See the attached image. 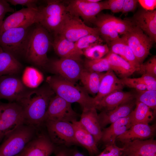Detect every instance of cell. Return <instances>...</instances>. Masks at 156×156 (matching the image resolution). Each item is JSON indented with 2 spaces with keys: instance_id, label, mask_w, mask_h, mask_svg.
<instances>
[{
  "instance_id": "obj_1",
  "label": "cell",
  "mask_w": 156,
  "mask_h": 156,
  "mask_svg": "<svg viewBox=\"0 0 156 156\" xmlns=\"http://www.w3.org/2000/svg\"><path fill=\"white\" fill-rule=\"evenodd\" d=\"M54 92L48 86L26 92L16 102L22 107L25 123L37 128L45 122L50 101Z\"/></svg>"
},
{
  "instance_id": "obj_2",
  "label": "cell",
  "mask_w": 156,
  "mask_h": 156,
  "mask_svg": "<svg viewBox=\"0 0 156 156\" xmlns=\"http://www.w3.org/2000/svg\"><path fill=\"white\" fill-rule=\"evenodd\" d=\"M48 86L56 95L71 103H79L83 110L95 108L94 98L90 97L83 87L57 75L46 79Z\"/></svg>"
},
{
  "instance_id": "obj_3",
  "label": "cell",
  "mask_w": 156,
  "mask_h": 156,
  "mask_svg": "<svg viewBox=\"0 0 156 156\" xmlns=\"http://www.w3.org/2000/svg\"><path fill=\"white\" fill-rule=\"evenodd\" d=\"M52 43L48 31L38 23L29 32L24 55L34 64L44 66L49 61L47 54Z\"/></svg>"
},
{
  "instance_id": "obj_4",
  "label": "cell",
  "mask_w": 156,
  "mask_h": 156,
  "mask_svg": "<svg viewBox=\"0 0 156 156\" xmlns=\"http://www.w3.org/2000/svg\"><path fill=\"white\" fill-rule=\"evenodd\" d=\"M37 128L25 123L6 135L0 145V156L19 154L36 134Z\"/></svg>"
},
{
  "instance_id": "obj_5",
  "label": "cell",
  "mask_w": 156,
  "mask_h": 156,
  "mask_svg": "<svg viewBox=\"0 0 156 156\" xmlns=\"http://www.w3.org/2000/svg\"><path fill=\"white\" fill-rule=\"evenodd\" d=\"M29 27L13 28L0 34V47L16 57L24 54L30 31Z\"/></svg>"
},
{
  "instance_id": "obj_6",
  "label": "cell",
  "mask_w": 156,
  "mask_h": 156,
  "mask_svg": "<svg viewBox=\"0 0 156 156\" xmlns=\"http://www.w3.org/2000/svg\"><path fill=\"white\" fill-rule=\"evenodd\" d=\"M24 123V112L19 104L3 103L0 114V143L6 135Z\"/></svg>"
},
{
  "instance_id": "obj_7",
  "label": "cell",
  "mask_w": 156,
  "mask_h": 156,
  "mask_svg": "<svg viewBox=\"0 0 156 156\" xmlns=\"http://www.w3.org/2000/svg\"><path fill=\"white\" fill-rule=\"evenodd\" d=\"M121 37L128 44L140 64H142L149 54L153 42L133 23L130 30Z\"/></svg>"
},
{
  "instance_id": "obj_8",
  "label": "cell",
  "mask_w": 156,
  "mask_h": 156,
  "mask_svg": "<svg viewBox=\"0 0 156 156\" xmlns=\"http://www.w3.org/2000/svg\"><path fill=\"white\" fill-rule=\"evenodd\" d=\"M89 34L100 35L97 27L87 26L79 17L72 15L67 12L55 35H61L70 41L75 42L81 37Z\"/></svg>"
},
{
  "instance_id": "obj_9",
  "label": "cell",
  "mask_w": 156,
  "mask_h": 156,
  "mask_svg": "<svg viewBox=\"0 0 156 156\" xmlns=\"http://www.w3.org/2000/svg\"><path fill=\"white\" fill-rule=\"evenodd\" d=\"M42 16L39 8H23L8 16L0 27V34L12 28L29 27L34 24L40 23Z\"/></svg>"
},
{
  "instance_id": "obj_10",
  "label": "cell",
  "mask_w": 156,
  "mask_h": 156,
  "mask_svg": "<svg viewBox=\"0 0 156 156\" xmlns=\"http://www.w3.org/2000/svg\"><path fill=\"white\" fill-rule=\"evenodd\" d=\"M45 7L39 9L42 19L39 23L48 31L56 35L67 12L66 6L58 0H49Z\"/></svg>"
},
{
  "instance_id": "obj_11",
  "label": "cell",
  "mask_w": 156,
  "mask_h": 156,
  "mask_svg": "<svg viewBox=\"0 0 156 156\" xmlns=\"http://www.w3.org/2000/svg\"><path fill=\"white\" fill-rule=\"evenodd\" d=\"M45 122L48 136L54 144L66 146L79 145L75 138L74 128L72 123L50 120Z\"/></svg>"
},
{
  "instance_id": "obj_12",
  "label": "cell",
  "mask_w": 156,
  "mask_h": 156,
  "mask_svg": "<svg viewBox=\"0 0 156 156\" xmlns=\"http://www.w3.org/2000/svg\"><path fill=\"white\" fill-rule=\"evenodd\" d=\"M66 6V11L70 14L80 17L85 22L92 23L101 11L108 9L107 0L91 3L86 0H73Z\"/></svg>"
},
{
  "instance_id": "obj_13",
  "label": "cell",
  "mask_w": 156,
  "mask_h": 156,
  "mask_svg": "<svg viewBox=\"0 0 156 156\" xmlns=\"http://www.w3.org/2000/svg\"><path fill=\"white\" fill-rule=\"evenodd\" d=\"M78 116V114L73 109L71 103L56 95L50 101L45 122L50 120L72 123L77 120Z\"/></svg>"
},
{
  "instance_id": "obj_14",
  "label": "cell",
  "mask_w": 156,
  "mask_h": 156,
  "mask_svg": "<svg viewBox=\"0 0 156 156\" xmlns=\"http://www.w3.org/2000/svg\"><path fill=\"white\" fill-rule=\"evenodd\" d=\"M80 62L71 59L60 58L51 62L50 70L65 79L76 83L79 80L83 68Z\"/></svg>"
},
{
  "instance_id": "obj_15",
  "label": "cell",
  "mask_w": 156,
  "mask_h": 156,
  "mask_svg": "<svg viewBox=\"0 0 156 156\" xmlns=\"http://www.w3.org/2000/svg\"><path fill=\"white\" fill-rule=\"evenodd\" d=\"M56 150L55 144L48 136H36L26 145L19 156H50Z\"/></svg>"
},
{
  "instance_id": "obj_16",
  "label": "cell",
  "mask_w": 156,
  "mask_h": 156,
  "mask_svg": "<svg viewBox=\"0 0 156 156\" xmlns=\"http://www.w3.org/2000/svg\"><path fill=\"white\" fill-rule=\"evenodd\" d=\"M12 75L0 77V99L10 102H16L26 92V87L21 80Z\"/></svg>"
},
{
  "instance_id": "obj_17",
  "label": "cell",
  "mask_w": 156,
  "mask_h": 156,
  "mask_svg": "<svg viewBox=\"0 0 156 156\" xmlns=\"http://www.w3.org/2000/svg\"><path fill=\"white\" fill-rule=\"evenodd\" d=\"M120 118L102 130L100 141L105 146L115 144L117 138L128 130L133 125L130 115Z\"/></svg>"
},
{
  "instance_id": "obj_18",
  "label": "cell",
  "mask_w": 156,
  "mask_h": 156,
  "mask_svg": "<svg viewBox=\"0 0 156 156\" xmlns=\"http://www.w3.org/2000/svg\"><path fill=\"white\" fill-rule=\"evenodd\" d=\"M135 104V99L112 109L101 111L98 114V116L102 130L107 125L111 124L120 118L128 116L134 109Z\"/></svg>"
},
{
  "instance_id": "obj_19",
  "label": "cell",
  "mask_w": 156,
  "mask_h": 156,
  "mask_svg": "<svg viewBox=\"0 0 156 156\" xmlns=\"http://www.w3.org/2000/svg\"><path fill=\"white\" fill-rule=\"evenodd\" d=\"M55 36L52 45L55 53L60 58L71 59L81 62L83 52L77 48L75 42L59 35Z\"/></svg>"
},
{
  "instance_id": "obj_20",
  "label": "cell",
  "mask_w": 156,
  "mask_h": 156,
  "mask_svg": "<svg viewBox=\"0 0 156 156\" xmlns=\"http://www.w3.org/2000/svg\"><path fill=\"white\" fill-rule=\"evenodd\" d=\"M135 25L147 35L153 42L156 41V10H141L134 16Z\"/></svg>"
},
{
  "instance_id": "obj_21",
  "label": "cell",
  "mask_w": 156,
  "mask_h": 156,
  "mask_svg": "<svg viewBox=\"0 0 156 156\" xmlns=\"http://www.w3.org/2000/svg\"><path fill=\"white\" fill-rule=\"evenodd\" d=\"M155 125L138 123L133 125L126 131L118 137L117 140L123 144L135 140H144L153 138L155 134Z\"/></svg>"
},
{
  "instance_id": "obj_22",
  "label": "cell",
  "mask_w": 156,
  "mask_h": 156,
  "mask_svg": "<svg viewBox=\"0 0 156 156\" xmlns=\"http://www.w3.org/2000/svg\"><path fill=\"white\" fill-rule=\"evenodd\" d=\"M124 154L133 153L138 156H156V141L153 137L144 140H135L125 144Z\"/></svg>"
},
{
  "instance_id": "obj_23",
  "label": "cell",
  "mask_w": 156,
  "mask_h": 156,
  "mask_svg": "<svg viewBox=\"0 0 156 156\" xmlns=\"http://www.w3.org/2000/svg\"><path fill=\"white\" fill-rule=\"evenodd\" d=\"M124 86L112 70L107 71L103 77L96 96L94 98L96 104L103 98L117 91L122 90Z\"/></svg>"
},
{
  "instance_id": "obj_24",
  "label": "cell",
  "mask_w": 156,
  "mask_h": 156,
  "mask_svg": "<svg viewBox=\"0 0 156 156\" xmlns=\"http://www.w3.org/2000/svg\"><path fill=\"white\" fill-rule=\"evenodd\" d=\"M135 99V93L122 90L117 91L106 96L97 103L95 108L101 112L108 111Z\"/></svg>"
},
{
  "instance_id": "obj_25",
  "label": "cell",
  "mask_w": 156,
  "mask_h": 156,
  "mask_svg": "<svg viewBox=\"0 0 156 156\" xmlns=\"http://www.w3.org/2000/svg\"><path fill=\"white\" fill-rule=\"evenodd\" d=\"M79 121L83 127L92 135L97 144L100 141L102 129L98 114L95 108L83 110Z\"/></svg>"
},
{
  "instance_id": "obj_26",
  "label": "cell",
  "mask_w": 156,
  "mask_h": 156,
  "mask_svg": "<svg viewBox=\"0 0 156 156\" xmlns=\"http://www.w3.org/2000/svg\"><path fill=\"white\" fill-rule=\"evenodd\" d=\"M74 130L75 139L79 145L82 146L93 156L99 152L97 144L92 135L81 125L79 121L72 122Z\"/></svg>"
},
{
  "instance_id": "obj_27",
  "label": "cell",
  "mask_w": 156,
  "mask_h": 156,
  "mask_svg": "<svg viewBox=\"0 0 156 156\" xmlns=\"http://www.w3.org/2000/svg\"><path fill=\"white\" fill-rule=\"evenodd\" d=\"M108 45L110 51L120 56L139 71L140 64L128 44L122 37L112 41Z\"/></svg>"
},
{
  "instance_id": "obj_28",
  "label": "cell",
  "mask_w": 156,
  "mask_h": 156,
  "mask_svg": "<svg viewBox=\"0 0 156 156\" xmlns=\"http://www.w3.org/2000/svg\"><path fill=\"white\" fill-rule=\"evenodd\" d=\"M110 68L120 79L128 77L137 71L136 69L119 55L109 51L105 57Z\"/></svg>"
},
{
  "instance_id": "obj_29",
  "label": "cell",
  "mask_w": 156,
  "mask_h": 156,
  "mask_svg": "<svg viewBox=\"0 0 156 156\" xmlns=\"http://www.w3.org/2000/svg\"><path fill=\"white\" fill-rule=\"evenodd\" d=\"M92 23L96 26L100 35L108 45L120 37L109 20L107 14H99Z\"/></svg>"
},
{
  "instance_id": "obj_30",
  "label": "cell",
  "mask_w": 156,
  "mask_h": 156,
  "mask_svg": "<svg viewBox=\"0 0 156 156\" xmlns=\"http://www.w3.org/2000/svg\"><path fill=\"white\" fill-rule=\"evenodd\" d=\"M22 68V64L16 57L0 47V77L15 75Z\"/></svg>"
},
{
  "instance_id": "obj_31",
  "label": "cell",
  "mask_w": 156,
  "mask_h": 156,
  "mask_svg": "<svg viewBox=\"0 0 156 156\" xmlns=\"http://www.w3.org/2000/svg\"><path fill=\"white\" fill-rule=\"evenodd\" d=\"M104 74V73L92 71L83 68L79 80L87 92L94 95L97 93L100 82Z\"/></svg>"
},
{
  "instance_id": "obj_32",
  "label": "cell",
  "mask_w": 156,
  "mask_h": 156,
  "mask_svg": "<svg viewBox=\"0 0 156 156\" xmlns=\"http://www.w3.org/2000/svg\"><path fill=\"white\" fill-rule=\"evenodd\" d=\"M146 105L136 101L135 107L130 114L133 125L141 123L149 124L154 118L155 113Z\"/></svg>"
},
{
  "instance_id": "obj_33",
  "label": "cell",
  "mask_w": 156,
  "mask_h": 156,
  "mask_svg": "<svg viewBox=\"0 0 156 156\" xmlns=\"http://www.w3.org/2000/svg\"><path fill=\"white\" fill-rule=\"evenodd\" d=\"M43 80V75L40 71L34 67L28 66L24 70L21 80L26 87L35 89Z\"/></svg>"
},
{
  "instance_id": "obj_34",
  "label": "cell",
  "mask_w": 156,
  "mask_h": 156,
  "mask_svg": "<svg viewBox=\"0 0 156 156\" xmlns=\"http://www.w3.org/2000/svg\"><path fill=\"white\" fill-rule=\"evenodd\" d=\"M135 93L136 101L146 105L155 113L156 109V90H136Z\"/></svg>"
},
{
  "instance_id": "obj_35",
  "label": "cell",
  "mask_w": 156,
  "mask_h": 156,
  "mask_svg": "<svg viewBox=\"0 0 156 156\" xmlns=\"http://www.w3.org/2000/svg\"><path fill=\"white\" fill-rule=\"evenodd\" d=\"M109 51L107 44H96L83 50V55L89 60H96L103 58Z\"/></svg>"
},
{
  "instance_id": "obj_36",
  "label": "cell",
  "mask_w": 156,
  "mask_h": 156,
  "mask_svg": "<svg viewBox=\"0 0 156 156\" xmlns=\"http://www.w3.org/2000/svg\"><path fill=\"white\" fill-rule=\"evenodd\" d=\"M84 68L91 71L100 73L111 70L105 57L96 60L87 59L84 62Z\"/></svg>"
},
{
  "instance_id": "obj_37",
  "label": "cell",
  "mask_w": 156,
  "mask_h": 156,
  "mask_svg": "<svg viewBox=\"0 0 156 156\" xmlns=\"http://www.w3.org/2000/svg\"><path fill=\"white\" fill-rule=\"evenodd\" d=\"M103 40L99 34H89L84 36L75 42L77 48L82 51L93 46L102 44Z\"/></svg>"
},
{
  "instance_id": "obj_38",
  "label": "cell",
  "mask_w": 156,
  "mask_h": 156,
  "mask_svg": "<svg viewBox=\"0 0 156 156\" xmlns=\"http://www.w3.org/2000/svg\"><path fill=\"white\" fill-rule=\"evenodd\" d=\"M108 18L115 30L120 35H123L131 29L133 23L128 20H122L107 14Z\"/></svg>"
},
{
  "instance_id": "obj_39",
  "label": "cell",
  "mask_w": 156,
  "mask_h": 156,
  "mask_svg": "<svg viewBox=\"0 0 156 156\" xmlns=\"http://www.w3.org/2000/svg\"><path fill=\"white\" fill-rule=\"evenodd\" d=\"M139 72L142 75L156 77V57L154 56L144 63L140 64Z\"/></svg>"
},
{
  "instance_id": "obj_40",
  "label": "cell",
  "mask_w": 156,
  "mask_h": 156,
  "mask_svg": "<svg viewBox=\"0 0 156 156\" xmlns=\"http://www.w3.org/2000/svg\"><path fill=\"white\" fill-rule=\"evenodd\" d=\"M122 84L124 86L134 88L136 90H146L145 85L140 80V78H130L125 77L120 79Z\"/></svg>"
},
{
  "instance_id": "obj_41",
  "label": "cell",
  "mask_w": 156,
  "mask_h": 156,
  "mask_svg": "<svg viewBox=\"0 0 156 156\" xmlns=\"http://www.w3.org/2000/svg\"><path fill=\"white\" fill-rule=\"evenodd\" d=\"M122 147L120 148L116 144L105 146L103 151L96 156H124Z\"/></svg>"
},
{
  "instance_id": "obj_42",
  "label": "cell",
  "mask_w": 156,
  "mask_h": 156,
  "mask_svg": "<svg viewBox=\"0 0 156 156\" xmlns=\"http://www.w3.org/2000/svg\"><path fill=\"white\" fill-rule=\"evenodd\" d=\"M139 78L146 86V90H156V77L147 75H142Z\"/></svg>"
},
{
  "instance_id": "obj_43",
  "label": "cell",
  "mask_w": 156,
  "mask_h": 156,
  "mask_svg": "<svg viewBox=\"0 0 156 156\" xmlns=\"http://www.w3.org/2000/svg\"><path fill=\"white\" fill-rule=\"evenodd\" d=\"M14 9L6 0H0V27L5 14L9 12L13 13Z\"/></svg>"
},
{
  "instance_id": "obj_44",
  "label": "cell",
  "mask_w": 156,
  "mask_h": 156,
  "mask_svg": "<svg viewBox=\"0 0 156 156\" xmlns=\"http://www.w3.org/2000/svg\"><path fill=\"white\" fill-rule=\"evenodd\" d=\"M7 1L10 4L16 6L21 5L26 6L28 8H38L36 4L38 0H7Z\"/></svg>"
},
{
  "instance_id": "obj_45",
  "label": "cell",
  "mask_w": 156,
  "mask_h": 156,
  "mask_svg": "<svg viewBox=\"0 0 156 156\" xmlns=\"http://www.w3.org/2000/svg\"><path fill=\"white\" fill-rule=\"evenodd\" d=\"M124 0H107L108 10L114 13L121 12Z\"/></svg>"
},
{
  "instance_id": "obj_46",
  "label": "cell",
  "mask_w": 156,
  "mask_h": 156,
  "mask_svg": "<svg viewBox=\"0 0 156 156\" xmlns=\"http://www.w3.org/2000/svg\"><path fill=\"white\" fill-rule=\"evenodd\" d=\"M138 2L136 0H124L121 12L122 14L133 11L136 8Z\"/></svg>"
},
{
  "instance_id": "obj_47",
  "label": "cell",
  "mask_w": 156,
  "mask_h": 156,
  "mask_svg": "<svg viewBox=\"0 0 156 156\" xmlns=\"http://www.w3.org/2000/svg\"><path fill=\"white\" fill-rule=\"evenodd\" d=\"M138 1L144 10L153 11L156 8V0H139Z\"/></svg>"
},
{
  "instance_id": "obj_48",
  "label": "cell",
  "mask_w": 156,
  "mask_h": 156,
  "mask_svg": "<svg viewBox=\"0 0 156 156\" xmlns=\"http://www.w3.org/2000/svg\"><path fill=\"white\" fill-rule=\"evenodd\" d=\"M55 156H70V152L64 149L56 151Z\"/></svg>"
},
{
  "instance_id": "obj_49",
  "label": "cell",
  "mask_w": 156,
  "mask_h": 156,
  "mask_svg": "<svg viewBox=\"0 0 156 156\" xmlns=\"http://www.w3.org/2000/svg\"><path fill=\"white\" fill-rule=\"evenodd\" d=\"M70 156H85L77 150H75L70 152Z\"/></svg>"
},
{
  "instance_id": "obj_50",
  "label": "cell",
  "mask_w": 156,
  "mask_h": 156,
  "mask_svg": "<svg viewBox=\"0 0 156 156\" xmlns=\"http://www.w3.org/2000/svg\"><path fill=\"white\" fill-rule=\"evenodd\" d=\"M126 155H127V156H138L136 154L133 153L129 154Z\"/></svg>"
},
{
  "instance_id": "obj_51",
  "label": "cell",
  "mask_w": 156,
  "mask_h": 156,
  "mask_svg": "<svg viewBox=\"0 0 156 156\" xmlns=\"http://www.w3.org/2000/svg\"><path fill=\"white\" fill-rule=\"evenodd\" d=\"M3 103H2L0 102V114L1 112L3 106Z\"/></svg>"
},
{
  "instance_id": "obj_52",
  "label": "cell",
  "mask_w": 156,
  "mask_h": 156,
  "mask_svg": "<svg viewBox=\"0 0 156 156\" xmlns=\"http://www.w3.org/2000/svg\"><path fill=\"white\" fill-rule=\"evenodd\" d=\"M15 156H19V154L18 155H16Z\"/></svg>"
}]
</instances>
